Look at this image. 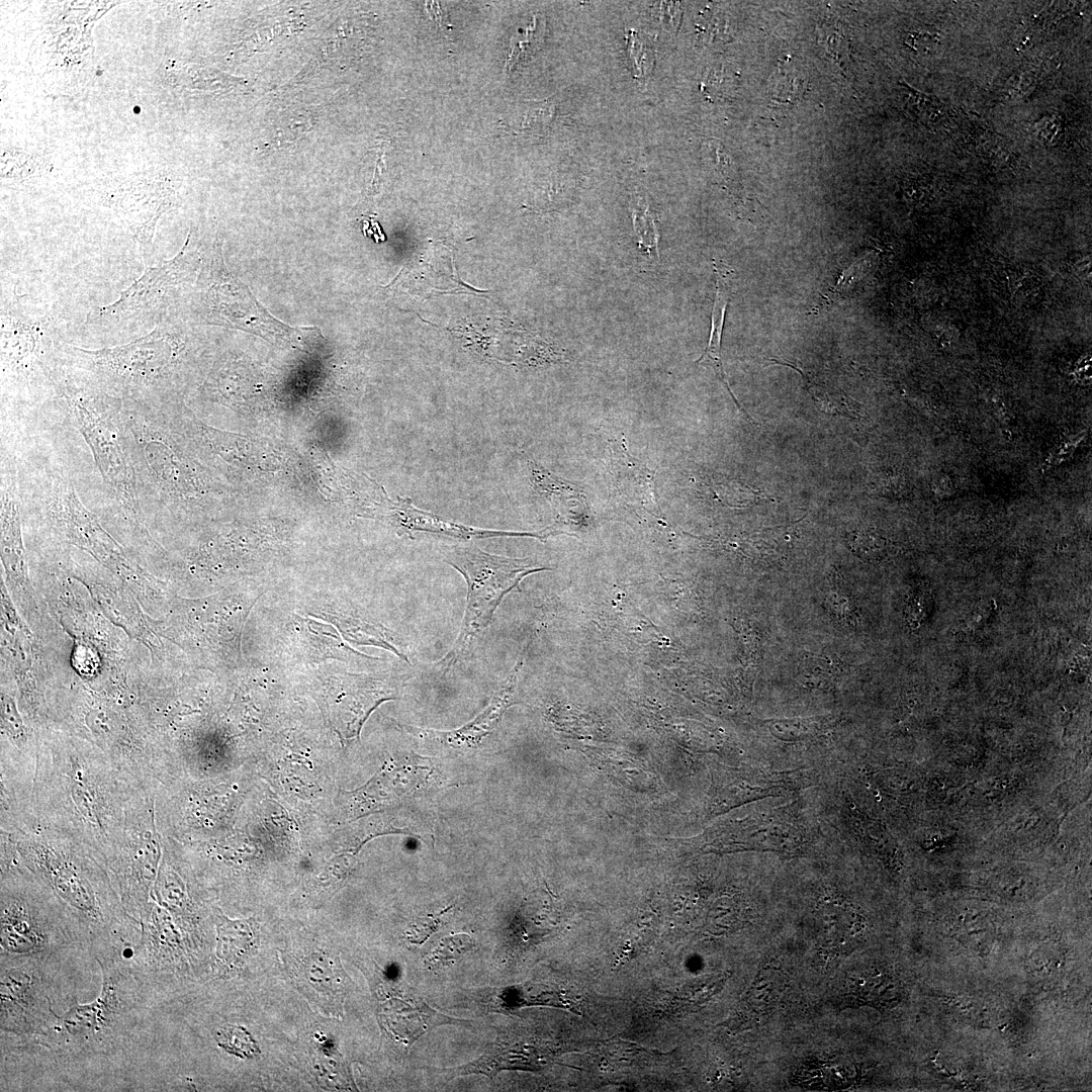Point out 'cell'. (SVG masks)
Here are the masks:
<instances>
[{
	"label": "cell",
	"mask_w": 1092,
	"mask_h": 1092,
	"mask_svg": "<svg viewBox=\"0 0 1092 1092\" xmlns=\"http://www.w3.org/2000/svg\"><path fill=\"white\" fill-rule=\"evenodd\" d=\"M102 972L99 995L90 1003L76 999L53 1031L20 1049L29 1059L58 1072L68 1089L88 1090L89 1077L110 1080L142 1066L159 1044V998L138 977L128 956L97 959Z\"/></svg>",
	"instance_id": "obj_1"
},
{
	"label": "cell",
	"mask_w": 1092,
	"mask_h": 1092,
	"mask_svg": "<svg viewBox=\"0 0 1092 1092\" xmlns=\"http://www.w3.org/2000/svg\"><path fill=\"white\" fill-rule=\"evenodd\" d=\"M147 792L88 741L53 734L39 741V824L80 842L105 869L121 844L131 806Z\"/></svg>",
	"instance_id": "obj_2"
},
{
	"label": "cell",
	"mask_w": 1092,
	"mask_h": 1092,
	"mask_svg": "<svg viewBox=\"0 0 1092 1092\" xmlns=\"http://www.w3.org/2000/svg\"><path fill=\"white\" fill-rule=\"evenodd\" d=\"M8 834L23 863L66 909L84 950L95 960L129 954L141 924L126 913L107 870L84 845L40 824Z\"/></svg>",
	"instance_id": "obj_3"
},
{
	"label": "cell",
	"mask_w": 1092,
	"mask_h": 1092,
	"mask_svg": "<svg viewBox=\"0 0 1092 1092\" xmlns=\"http://www.w3.org/2000/svg\"><path fill=\"white\" fill-rule=\"evenodd\" d=\"M189 351V336L175 318L114 347L90 350L62 339L58 362L113 397L165 406L177 403Z\"/></svg>",
	"instance_id": "obj_4"
},
{
	"label": "cell",
	"mask_w": 1092,
	"mask_h": 1092,
	"mask_svg": "<svg viewBox=\"0 0 1092 1092\" xmlns=\"http://www.w3.org/2000/svg\"><path fill=\"white\" fill-rule=\"evenodd\" d=\"M0 957L57 961L84 950L53 892L23 863L13 838L0 833Z\"/></svg>",
	"instance_id": "obj_5"
},
{
	"label": "cell",
	"mask_w": 1092,
	"mask_h": 1092,
	"mask_svg": "<svg viewBox=\"0 0 1092 1092\" xmlns=\"http://www.w3.org/2000/svg\"><path fill=\"white\" fill-rule=\"evenodd\" d=\"M53 395L89 446L110 497L134 524L142 509L127 444L122 400L58 364Z\"/></svg>",
	"instance_id": "obj_6"
},
{
	"label": "cell",
	"mask_w": 1092,
	"mask_h": 1092,
	"mask_svg": "<svg viewBox=\"0 0 1092 1092\" xmlns=\"http://www.w3.org/2000/svg\"><path fill=\"white\" fill-rule=\"evenodd\" d=\"M189 238L174 258L146 267L115 301L91 310L86 326L109 337L144 336L157 326L177 318L182 288L192 280L198 264Z\"/></svg>",
	"instance_id": "obj_7"
},
{
	"label": "cell",
	"mask_w": 1092,
	"mask_h": 1092,
	"mask_svg": "<svg viewBox=\"0 0 1092 1092\" xmlns=\"http://www.w3.org/2000/svg\"><path fill=\"white\" fill-rule=\"evenodd\" d=\"M18 297L1 298V394L36 399L52 391L63 339L47 316L31 315Z\"/></svg>",
	"instance_id": "obj_8"
},
{
	"label": "cell",
	"mask_w": 1092,
	"mask_h": 1092,
	"mask_svg": "<svg viewBox=\"0 0 1092 1092\" xmlns=\"http://www.w3.org/2000/svg\"><path fill=\"white\" fill-rule=\"evenodd\" d=\"M445 561L458 570L467 582V603L459 636L440 661L446 671L462 658L489 625L504 597L518 587L524 577L549 570L530 559L510 558L480 550L474 545L451 546Z\"/></svg>",
	"instance_id": "obj_9"
},
{
	"label": "cell",
	"mask_w": 1092,
	"mask_h": 1092,
	"mask_svg": "<svg viewBox=\"0 0 1092 1092\" xmlns=\"http://www.w3.org/2000/svg\"><path fill=\"white\" fill-rule=\"evenodd\" d=\"M56 963L0 957L1 1048L35 1044L59 1023L51 998Z\"/></svg>",
	"instance_id": "obj_10"
},
{
	"label": "cell",
	"mask_w": 1092,
	"mask_h": 1092,
	"mask_svg": "<svg viewBox=\"0 0 1092 1092\" xmlns=\"http://www.w3.org/2000/svg\"><path fill=\"white\" fill-rule=\"evenodd\" d=\"M161 857L154 794L143 793L128 812L121 844L106 868L126 913L140 924L153 899Z\"/></svg>",
	"instance_id": "obj_11"
},
{
	"label": "cell",
	"mask_w": 1092,
	"mask_h": 1092,
	"mask_svg": "<svg viewBox=\"0 0 1092 1092\" xmlns=\"http://www.w3.org/2000/svg\"><path fill=\"white\" fill-rule=\"evenodd\" d=\"M208 267H204L190 303L197 323L254 332L282 339L300 330L274 318L253 297L249 289L226 269L218 239L211 249Z\"/></svg>",
	"instance_id": "obj_12"
},
{
	"label": "cell",
	"mask_w": 1092,
	"mask_h": 1092,
	"mask_svg": "<svg viewBox=\"0 0 1092 1092\" xmlns=\"http://www.w3.org/2000/svg\"><path fill=\"white\" fill-rule=\"evenodd\" d=\"M189 948L170 913L152 899L128 958L138 977L163 1004L186 976Z\"/></svg>",
	"instance_id": "obj_13"
},
{
	"label": "cell",
	"mask_w": 1092,
	"mask_h": 1092,
	"mask_svg": "<svg viewBox=\"0 0 1092 1092\" xmlns=\"http://www.w3.org/2000/svg\"><path fill=\"white\" fill-rule=\"evenodd\" d=\"M173 200V190L165 180L159 178L139 179L123 184L108 197L132 233L146 267L152 266L156 224L162 213L171 207Z\"/></svg>",
	"instance_id": "obj_14"
},
{
	"label": "cell",
	"mask_w": 1092,
	"mask_h": 1092,
	"mask_svg": "<svg viewBox=\"0 0 1092 1092\" xmlns=\"http://www.w3.org/2000/svg\"><path fill=\"white\" fill-rule=\"evenodd\" d=\"M337 696L328 702L330 718L340 735L358 736L369 713L381 702L392 699L391 690L383 678L347 675L336 684Z\"/></svg>",
	"instance_id": "obj_15"
},
{
	"label": "cell",
	"mask_w": 1092,
	"mask_h": 1092,
	"mask_svg": "<svg viewBox=\"0 0 1092 1092\" xmlns=\"http://www.w3.org/2000/svg\"><path fill=\"white\" fill-rule=\"evenodd\" d=\"M521 666L522 661L515 666L507 684L489 706L467 725L451 732L418 729V733H421V737L436 739L453 748L476 746L493 730L506 710L514 703V693Z\"/></svg>",
	"instance_id": "obj_16"
},
{
	"label": "cell",
	"mask_w": 1092,
	"mask_h": 1092,
	"mask_svg": "<svg viewBox=\"0 0 1092 1092\" xmlns=\"http://www.w3.org/2000/svg\"><path fill=\"white\" fill-rule=\"evenodd\" d=\"M713 269L715 272V298L712 309L711 318V331L707 348L703 352L702 356L697 360L698 364H708L715 371L718 378L721 380L730 396L734 400L737 407L747 418L750 417L742 408L737 398L734 396L730 389L729 383L726 379L721 359V341L724 330L726 309L731 295L732 284V270L722 261H713Z\"/></svg>",
	"instance_id": "obj_17"
},
{
	"label": "cell",
	"mask_w": 1092,
	"mask_h": 1092,
	"mask_svg": "<svg viewBox=\"0 0 1092 1092\" xmlns=\"http://www.w3.org/2000/svg\"><path fill=\"white\" fill-rule=\"evenodd\" d=\"M784 979L780 970L763 968L743 1001L737 1022L744 1028L753 1026L767 1017L782 997Z\"/></svg>",
	"instance_id": "obj_18"
},
{
	"label": "cell",
	"mask_w": 1092,
	"mask_h": 1092,
	"mask_svg": "<svg viewBox=\"0 0 1092 1092\" xmlns=\"http://www.w3.org/2000/svg\"><path fill=\"white\" fill-rule=\"evenodd\" d=\"M806 79L805 71L800 65L790 60L785 61L772 74L770 96L783 102L794 101L802 96Z\"/></svg>",
	"instance_id": "obj_19"
},
{
	"label": "cell",
	"mask_w": 1092,
	"mask_h": 1092,
	"mask_svg": "<svg viewBox=\"0 0 1092 1092\" xmlns=\"http://www.w3.org/2000/svg\"><path fill=\"white\" fill-rule=\"evenodd\" d=\"M472 946L473 942L470 936L465 933L444 937L425 958V965L429 969L450 966Z\"/></svg>",
	"instance_id": "obj_20"
},
{
	"label": "cell",
	"mask_w": 1092,
	"mask_h": 1092,
	"mask_svg": "<svg viewBox=\"0 0 1092 1092\" xmlns=\"http://www.w3.org/2000/svg\"><path fill=\"white\" fill-rule=\"evenodd\" d=\"M844 1066L838 1065H821L809 1067L804 1073L806 1074L802 1079L811 1086L820 1087H845V1081L849 1080L848 1076H845Z\"/></svg>",
	"instance_id": "obj_21"
},
{
	"label": "cell",
	"mask_w": 1092,
	"mask_h": 1092,
	"mask_svg": "<svg viewBox=\"0 0 1092 1092\" xmlns=\"http://www.w3.org/2000/svg\"><path fill=\"white\" fill-rule=\"evenodd\" d=\"M648 209L639 207L634 212L635 230L639 240V248L645 249L649 255L657 256V234L653 220L648 216Z\"/></svg>",
	"instance_id": "obj_22"
},
{
	"label": "cell",
	"mask_w": 1092,
	"mask_h": 1092,
	"mask_svg": "<svg viewBox=\"0 0 1092 1092\" xmlns=\"http://www.w3.org/2000/svg\"><path fill=\"white\" fill-rule=\"evenodd\" d=\"M704 84L707 92L721 96L731 91L734 81L732 75L726 69L717 67L708 73Z\"/></svg>",
	"instance_id": "obj_23"
},
{
	"label": "cell",
	"mask_w": 1092,
	"mask_h": 1092,
	"mask_svg": "<svg viewBox=\"0 0 1092 1092\" xmlns=\"http://www.w3.org/2000/svg\"><path fill=\"white\" fill-rule=\"evenodd\" d=\"M553 109V105L549 102H545L537 107H533L532 110H530L528 113V126L535 128H543L544 126H547L552 119Z\"/></svg>",
	"instance_id": "obj_24"
},
{
	"label": "cell",
	"mask_w": 1092,
	"mask_h": 1092,
	"mask_svg": "<svg viewBox=\"0 0 1092 1092\" xmlns=\"http://www.w3.org/2000/svg\"><path fill=\"white\" fill-rule=\"evenodd\" d=\"M709 157L714 164L715 169L724 173L729 170V158L723 151L722 147L718 143H709L708 145Z\"/></svg>",
	"instance_id": "obj_25"
}]
</instances>
